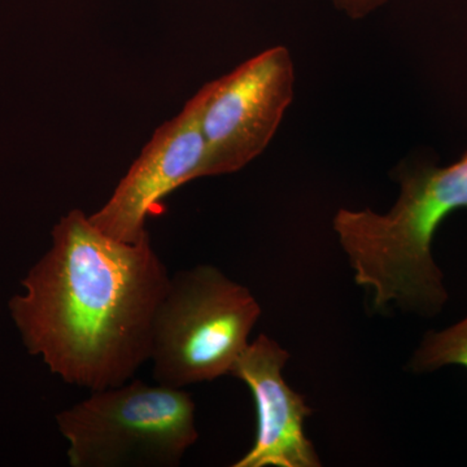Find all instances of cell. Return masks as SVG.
Instances as JSON below:
<instances>
[{
    "mask_svg": "<svg viewBox=\"0 0 467 467\" xmlns=\"http://www.w3.org/2000/svg\"><path fill=\"white\" fill-rule=\"evenodd\" d=\"M260 317L254 294L218 267L196 265L175 273L153 324V379L186 389L232 376Z\"/></svg>",
    "mask_w": 467,
    "mask_h": 467,
    "instance_id": "3",
    "label": "cell"
},
{
    "mask_svg": "<svg viewBox=\"0 0 467 467\" xmlns=\"http://www.w3.org/2000/svg\"><path fill=\"white\" fill-rule=\"evenodd\" d=\"M201 129L205 177L235 173L264 152L294 95L287 48L273 47L202 86Z\"/></svg>",
    "mask_w": 467,
    "mask_h": 467,
    "instance_id": "5",
    "label": "cell"
},
{
    "mask_svg": "<svg viewBox=\"0 0 467 467\" xmlns=\"http://www.w3.org/2000/svg\"><path fill=\"white\" fill-rule=\"evenodd\" d=\"M184 389L129 380L61 410L58 431L73 467H177L198 441Z\"/></svg>",
    "mask_w": 467,
    "mask_h": 467,
    "instance_id": "4",
    "label": "cell"
},
{
    "mask_svg": "<svg viewBox=\"0 0 467 467\" xmlns=\"http://www.w3.org/2000/svg\"><path fill=\"white\" fill-rule=\"evenodd\" d=\"M287 350L261 334L247 348L232 376L247 384L256 405L257 430L254 445L234 467H319L321 461L304 423L312 414L306 399L284 378Z\"/></svg>",
    "mask_w": 467,
    "mask_h": 467,
    "instance_id": "7",
    "label": "cell"
},
{
    "mask_svg": "<svg viewBox=\"0 0 467 467\" xmlns=\"http://www.w3.org/2000/svg\"><path fill=\"white\" fill-rule=\"evenodd\" d=\"M205 161L201 98L196 94L180 115L153 133L109 202L91 214V223L117 241H140L149 234L146 221L153 205L182 184L205 177Z\"/></svg>",
    "mask_w": 467,
    "mask_h": 467,
    "instance_id": "6",
    "label": "cell"
},
{
    "mask_svg": "<svg viewBox=\"0 0 467 467\" xmlns=\"http://www.w3.org/2000/svg\"><path fill=\"white\" fill-rule=\"evenodd\" d=\"M333 2L340 11L346 12L349 17L361 18L376 11L387 0H333Z\"/></svg>",
    "mask_w": 467,
    "mask_h": 467,
    "instance_id": "9",
    "label": "cell"
},
{
    "mask_svg": "<svg viewBox=\"0 0 467 467\" xmlns=\"http://www.w3.org/2000/svg\"><path fill=\"white\" fill-rule=\"evenodd\" d=\"M47 254L9 303L29 353L90 391L133 379L150 362L153 324L171 275L150 242H119L72 209Z\"/></svg>",
    "mask_w": 467,
    "mask_h": 467,
    "instance_id": "1",
    "label": "cell"
},
{
    "mask_svg": "<svg viewBox=\"0 0 467 467\" xmlns=\"http://www.w3.org/2000/svg\"><path fill=\"white\" fill-rule=\"evenodd\" d=\"M445 365L467 368V317L439 333L427 334L411 358L417 373L438 370Z\"/></svg>",
    "mask_w": 467,
    "mask_h": 467,
    "instance_id": "8",
    "label": "cell"
},
{
    "mask_svg": "<svg viewBox=\"0 0 467 467\" xmlns=\"http://www.w3.org/2000/svg\"><path fill=\"white\" fill-rule=\"evenodd\" d=\"M399 182L400 196L389 213L340 209L334 230L356 284L373 294L374 309L436 315L448 294L432 259V238L445 218L467 208V152L447 168L401 169Z\"/></svg>",
    "mask_w": 467,
    "mask_h": 467,
    "instance_id": "2",
    "label": "cell"
}]
</instances>
